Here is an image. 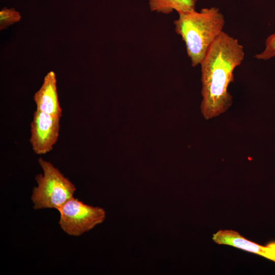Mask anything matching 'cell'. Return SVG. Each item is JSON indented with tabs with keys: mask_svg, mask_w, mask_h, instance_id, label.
Masks as SVG:
<instances>
[{
	"mask_svg": "<svg viewBox=\"0 0 275 275\" xmlns=\"http://www.w3.org/2000/svg\"><path fill=\"white\" fill-rule=\"evenodd\" d=\"M243 46L237 39L222 32L208 49L200 63L202 72L201 108L207 119L224 113L232 105L228 92L234 80L233 71L244 60Z\"/></svg>",
	"mask_w": 275,
	"mask_h": 275,
	"instance_id": "cell-1",
	"label": "cell"
},
{
	"mask_svg": "<svg viewBox=\"0 0 275 275\" xmlns=\"http://www.w3.org/2000/svg\"><path fill=\"white\" fill-rule=\"evenodd\" d=\"M174 21L175 32L184 42L186 52L193 67L204 58L210 45L223 32L225 18L215 7L178 13Z\"/></svg>",
	"mask_w": 275,
	"mask_h": 275,
	"instance_id": "cell-2",
	"label": "cell"
},
{
	"mask_svg": "<svg viewBox=\"0 0 275 275\" xmlns=\"http://www.w3.org/2000/svg\"><path fill=\"white\" fill-rule=\"evenodd\" d=\"M38 161L43 173L35 176L37 186L34 187L31 197L33 208L58 210L73 198L76 187L51 163L41 157Z\"/></svg>",
	"mask_w": 275,
	"mask_h": 275,
	"instance_id": "cell-3",
	"label": "cell"
},
{
	"mask_svg": "<svg viewBox=\"0 0 275 275\" xmlns=\"http://www.w3.org/2000/svg\"><path fill=\"white\" fill-rule=\"evenodd\" d=\"M61 228L66 234L79 236L88 232L105 219L104 210L93 207L74 197L67 201L58 210Z\"/></svg>",
	"mask_w": 275,
	"mask_h": 275,
	"instance_id": "cell-4",
	"label": "cell"
},
{
	"mask_svg": "<svg viewBox=\"0 0 275 275\" xmlns=\"http://www.w3.org/2000/svg\"><path fill=\"white\" fill-rule=\"evenodd\" d=\"M60 118L37 110L34 112L30 142L36 154H45L52 150L59 136Z\"/></svg>",
	"mask_w": 275,
	"mask_h": 275,
	"instance_id": "cell-5",
	"label": "cell"
},
{
	"mask_svg": "<svg viewBox=\"0 0 275 275\" xmlns=\"http://www.w3.org/2000/svg\"><path fill=\"white\" fill-rule=\"evenodd\" d=\"M213 241L255 253L275 262V241L265 246L252 242L232 230H220L213 234Z\"/></svg>",
	"mask_w": 275,
	"mask_h": 275,
	"instance_id": "cell-6",
	"label": "cell"
},
{
	"mask_svg": "<svg viewBox=\"0 0 275 275\" xmlns=\"http://www.w3.org/2000/svg\"><path fill=\"white\" fill-rule=\"evenodd\" d=\"M34 100L36 110L61 117L62 110L58 98L56 75L53 71L45 75L41 87L34 94Z\"/></svg>",
	"mask_w": 275,
	"mask_h": 275,
	"instance_id": "cell-7",
	"label": "cell"
},
{
	"mask_svg": "<svg viewBox=\"0 0 275 275\" xmlns=\"http://www.w3.org/2000/svg\"><path fill=\"white\" fill-rule=\"evenodd\" d=\"M197 0H149L150 10L168 14L175 10L179 13L196 10Z\"/></svg>",
	"mask_w": 275,
	"mask_h": 275,
	"instance_id": "cell-8",
	"label": "cell"
},
{
	"mask_svg": "<svg viewBox=\"0 0 275 275\" xmlns=\"http://www.w3.org/2000/svg\"><path fill=\"white\" fill-rule=\"evenodd\" d=\"M21 16L13 9L5 8L0 11V29H6L9 25L19 21Z\"/></svg>",
	"mask_w": 275,
	"mask_h": 275,
	"instance_id": "cell-9",
	"label": "cell"
},
{
	"mask_svg": "<svg viewBox=\"0 0 275 275\" xmlns=\"http://www.w3.org/2000/svg\"><path fill=\"white\" fill-rule=\"evenodd\" d=\"M275 57V33L267 37L265 40V48L261 53L255 55L260 60H267Z\"/></svg>",
	"mask_w": 275,
	"mask_h": 275,
	"instance_id": "cell-10",
	"label": "cell"
}]
</instances>
